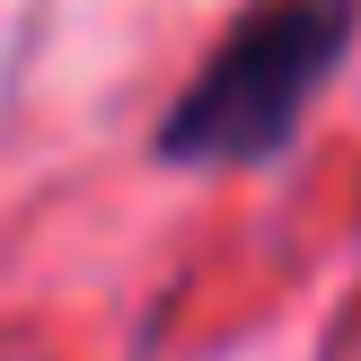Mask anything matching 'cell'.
I'll use <instances>...</instances> for the list:
<instances>
[{
  "mask_svg": "<svg viewBox=\"0 0 361 361\" xmlns=\"http://www.w3.org/2000/svg\"><path fill=\"white\" fill-rule=\"evenodd\" d=\"M361 0H256L238 27L212 44V62L185 80V97L159 123V159L176 168H256L291 150L300 115L335 62L353 53Z\"/></svg>",
  "mask_w": 361,
  "mask_h": 361,
  "instance_id": "1",
  "label": "cell"
}]
</instances>
